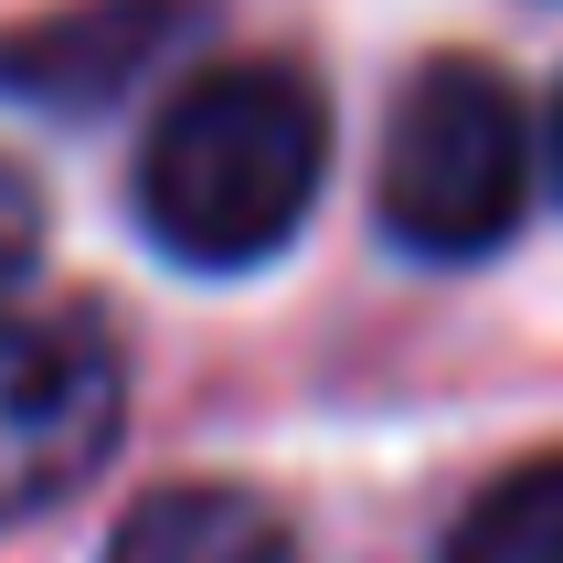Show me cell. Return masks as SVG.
<instances>
[{
	"mask_svg": "<svg viewBox=\"0 0 563 563\" xmlns=\"http://www.w3.org/2000/svg\"><path fill=\"white\" fill-rule=\"evenodd\" d=\"M319 181H330V107L298 64L234 54L170 86L139 150V223L170 266L234 277L309 223Z\"/></svg>",
	"mask_w": 563,
	"mask_h": 563,
	"instance_id": "6da1fadb",
	"label": "cell"
},
{
	"mask_svg": "<svg viewBox=\"0 0 563 563\" xmlns=\"http://www.w3.org/2000/svg\"><path fill=\"white\" fill-rule=\"evenodd\" d=\"M383 234L426 266H468V255L521 234L532 202V118L510 96L500 64L478 54H437L415 64L394 118H383Z\"/></svg>",
	"mask_w": 563,
	"mask_h": 563,
	"instance_id": "7a4b0ae2",
	"label": "cell"
},
{
	"mask_svg": "<svg viewBox=\"0 0 563 563\" xmlns=\"http://www.w3.org/2000/svg\"><path fill=\"white\" fill-rule=\"evenodd\" d=\"M128 373L75 309H0V532L43 521L118 457Z\"/></svg>",
	"mask_w": 563,
	"mask_h": 563,
	"instance_id": "3957f363",
	"label": "cell"
},
{
	"mask_svg": "<svg viewBox=\"0 0 563 563\" xmlns=\"http://www.w3.org/2000/svg\"><path fill=\"white\" fill-rule=\"evenodd\" d=\"M191 32V0H75L32 32H0V96H22L43 118H107L139 96Z\"/></svg>",
	"mask_w": 563,
	"mask_h": 563,
	"instance_id": "277c9868",
	"label": "cell"
},
{
	"mask_svg": "<svg viewBox=\"0 0 563 563\" xmlns=\"http://www.w3.org/2000/svg\"><path fill=\"white\" fill-rule=\"evenodd\" d=\"M107 563H298V532L234 478H181V489L128 500Z\"/></svg>",
	"mask_w": 563,
	"mask_h": 563,
	"instance_id": "5b68a950",
	"label": "cell"
},
{
	"mask_svg": "<svg viewBox=\"0 0 563 563\" xmlns=\"http://www.w3.org/2000/svg\"><path fill=\"white\" fill-rule=\"evenodd\" d=\"M437 563H563V446L489 478V489L446 521Z\"/></svg>",
	"mask_w": 563,
	"mask_h": 563,
	"instance_id": "8992f818",
	"label": "cell"
},
{
	"mask_svg": "<svg viewBox=\"0 0 563 563\" xmlns=\"http://www.w3.org/2000/svg\"><path fill=\"white\" fill-rule=\"evenodd\" d=\"M32 255H43V202H32V181L11 170V159H0V309L22 298Z\"/></svg>",
	"mask_w": 563,
	"mask_h": 563,
	"instance_id": "52a82bcc",
	"label": "cell"
},
{
	"mask_svg": "<svg viewBox=\"0 0 563 563\" xmlns=\"http://www.w3.org/2000/svg\"><path fill=\"white\" fill-rule=\"evenodd\" d=\"M553 181H563V96H553Z\"/></svg>",
	"mask_w": 563,
	"mask_h": 563,
	"instance_id": "ba28073f",
	"label": "cell"
}]
</instances>
